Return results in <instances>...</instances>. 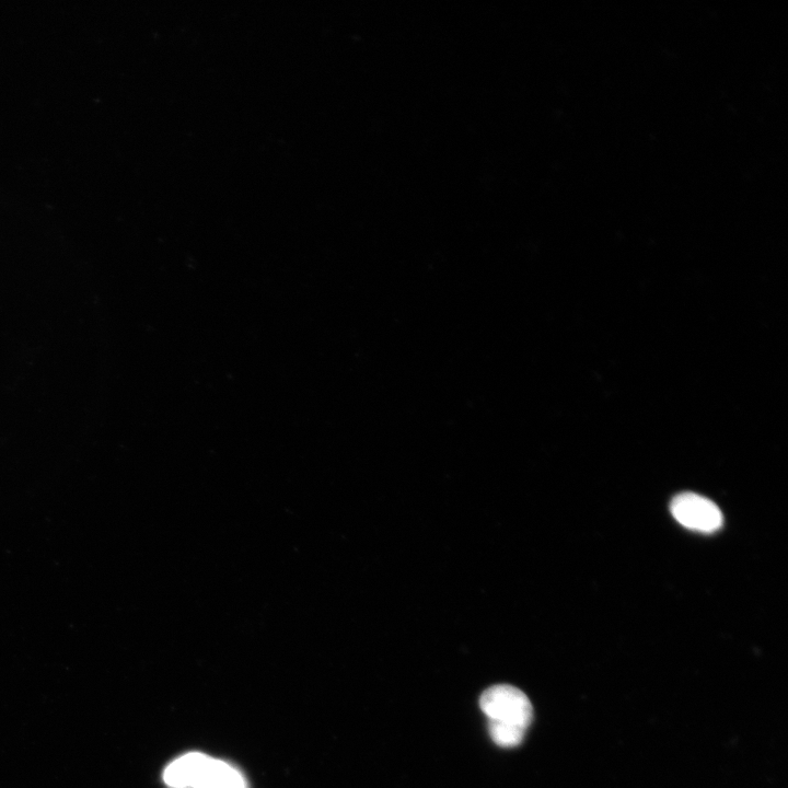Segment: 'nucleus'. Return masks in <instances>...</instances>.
Instances as JSON below:
<instances>
[{
  "instance_id": "obj_1",
  "label": "nucleus",
  "mask_w": 788,
  "mask_h": 788,
  "mask_svg": "<svg viewBox=\"0 0 788 788\" xmlns=\"http://www.w3.org/2000/svg\"><path fill=\"white\" fill-rule=\"evenodd\" d=\"M167 778L175 788H246L243 776L230 764L197 752L173 761Z\"/></svg>"
},
{
  "instance_id": "obj_2",
  "label": "nucleus",
  "mask_w": 788,
  "mask_h": 788,
  "mask_svg": "<svg viewBox=\"0 0 788 788\" xmlns=\"http://www.w3.org/2000/svg\"><path fill=\"white\" fill-rule=\"evenodd\" d=\"M479 705L488 721L526 730L533 718L532 705L528 696L519 688L507 684L487 688L480 696Z\"/></svg>"
},
{
  "instance_id": "obj_3",
  "label": "nucleus",
  "mask_w": 788,
  "mask_h": 788,
  "mask_svg": "<svg viewBox=\"0 0 788 788\" xmlns=\"http://www.w3.org/2000/svg\"><path fill=\"white\" fill-rule=\"evenodd\" d=\"M670 510L680 524L697 532H715L723 522L718 506L710 499L694 493L676 495L671 501Z\"/></svg>"
},
{
  "instance_id": "obj_4",
  "label": "nucleus",
  "mask_w": 788,
  "mask_h": 788,
  "mask_svg": "<svg viewBox=\"0 0 788 788\" xmlns=\"http://www.w3.org/2000/svg\"><path fill=\"white\" fill-rule=\"evenodd\" d=\"M488 730L491 740L503 748H512L519 745L524 735V729L507 723L488 721Z\"/></svg>"
}]
</instances>
